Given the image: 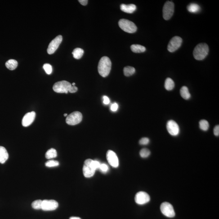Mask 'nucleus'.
Listing matches in <instances>:
<instances>
[{"instance_id": "f257e3e1", "label": "nucleus", "mask_w": 219, "mask_h": 219, "mask_svg": "<svg viewBox=\"0 0 219 219\" xmlns=\"http://www.w3.org/2000/svg\"><path fill=\"white\" fill-rule=\"evenodd\" d=\"M100 163L97 161L89 159L85 161L83 167V173L85 177H92L95 174V171L100 168Z\"/></svg>"}, {"instance_id": "f03ea898", "label": "nucleus", "mask_w": 219, "mask_h": 219, "mask_svg": "<svg viewBox=\"0 0 219 219\" xmlns=\"http://www.w3.org/2000/svg\"><path fill=\"white\" fill-rule=\"evenodd\" d=\"M112 63L107 56H103L100 60L98 66L99 74L103 77L107 76L111 69Z\"/></svg>"}, {"instance_id": "7ed1b4c3", "label": "nucleus", "mask_w": 219, "mask_h": 219, "mask_svg": "<svg viewBox=\"0 0 219 219\" xmlns=\"http://www.w3.org/2000/svg\"><path fill=\"white\" fill-rule=\"evenodd\" d=\"M209 48L207 44L200 43L197 45L193 51L194 57L197 60H203L208 55Z\"/></svg>"}, {"instance_id": "20e7f679", "label": "nucleus", "mask_w": 219, "mask_h": 219, "mask_svg": "<svg viewBox=\"0 0 219 219\" xmlns=\"http://www.w3.org/2000/svg\"><path fill=\"white\" fill-rule=\"evenodd\" d=\"M118 25L121 29L127 33H134L137 31V27L134 23L126 19H121L118 22Z\"/></svg>"}, {"instance_id": "39448f33", "label": "nucleus", "mask_w": 219, "mask_h": 219, "mask_svg": "<svg viewBox=\"0 0 219 219\" xmlns=\"http://www.w3.org/2000/svg\"><path fill=\"white\" fill-rule=\"evenodd\" d=\"M72 86V85L70 82L62 81L55 83L53 87V89L58 93H68Z\"/></svg>"}, {"instance_id": "423d86ee", "label": "nucleus", "mask_w": 219, "mask_h": 219, "mask_svg": "<svg viewBox=\"0 0 219 219\" xmlns=\"http://www.w3.org/2000/svg\"><path fill=\"white\" fill-rule=\"evenodd\" d=\"M174 4L172 1H167L163 8V16L165 20H169L174 12Z\"/></svg>"}, {"instance_id": "0eeeda50", "label": "nucleus", "mask_w": 219, "mask_h": 219, "mask_svg": "<svg viewBox=\"0 0 219 219\" xmlns=\"http://www.w3.org/2000/svg\"><path fill=\"white\" fill-rule=\"evenodd\" d=\"M82 119V115L81 113L76 111L68 115L66 119V122L68 125L74 126L80 123Z\"/></svg>"}, {"instance_id": "6e6552de", "label": "nucleus", "mask_w": 219, "mask_h": 219, "mask_svg": "<svg viewBox=\"0 0 219 219\" xmlns=\"http://www.w3.org/2000/svg\"><path fill=\"white\" fill-rule=\"evenodd\" d=\"M160 210L162 214L168 217H175V213L173 206L168 202H164L161 205Z\"/></svg>"}, {"instance_id": "1a4fd4ad", "label": "nucleus", "mask_w": 219, "mask_h": 219, "mask_svg": "<svg viewBox=\"0 0 219 219\" xmlns=\"http://www.w3.org/2000/svg\"><path fill=\"white\" fill-rule=\"evenodd\" d=\"M182 43V39L179 36L172 37L170 40L168 46V50L170 52H173L181 47Z\"/></svg>"}, {"instance_id": "9d476101", "label": "nucleus", "mask_w": 219, "mask_h": 219, "mask_svg": "<svg viewBox=\"0 0 219 219\" xmlns=\"http://www.w3.org/2000/svg\"><path fill=\"white\" fill-rule=\"evenodd\" d=\"M63 40V37L61 35H59L55 37L51 41L47 49V52L49 55L53 54L58 48L59 45L61 43Z\"/></svg>"}, {"instance_id": "9b49d317", "label": "nucleus", "mask_w": 219, "mask_h": 219, "mask_svg": "<svg viewBox=\"0 0 219 219\" xmlns=\"http://www.w3.org/2000/svg\"><path fill=\"white\" fill-rule=\"evenodd\" d=\"M58 203L54 200H42V209L45 211L55 210L58 207Z\"/></svg>"}, {"instance_id": "f8f14e48", "label": "nucleus", "mask_w": 219, "mask_h": 219, "mask_svg": "<svg viewBox=\"0 0 219 219\" xmlns=\"http://www.w3.org/2000/svg\"><path fill=\"white\" fill-rule=\"evenodd\" d=\"M135 200L138 204L144 205L150 201V197L149 194L145 192H140L135 196Z\"/></svg>"}, {"instance_id": "ddd939ff", "label": "nucleus", "mask_w": 219, "mask_h": 219, "mask_svg": "<svg viewBox=\"0 0 219 219\" xmlns=\"http://www.w3.org/2000/svg\"><path fill=\"white\" fill-rule=\"evenodd\" d=\"M167 128L169 133L172 136H177L180 133V127L174 121H169L167 123Z\"/></svg>"}, {"instance_id": "4468645a", "label": "nucleus", "mask_w": 219, "mask_h": 219, "mask_svg": "<svg viewBox=\"0 0 219 219\" xmlns=\"http://www.w3.org/2000/svg\"><path fill=\"white\" fill-rule=\"evenodd\" d=\"M107 159L109 164L114 168H117L119 165V162L116 154L113 151L109 150L107 152Z\"/></svg>"}, {"instance_id": "2eb2a0df", "label": "nucleus", "mask_w": 219, "mask_h": 219, "mask_svg": "<svg viewBox=\"0 0 219 219\" xmlns=\"http://www.w3.org/2000/svg\"><path fill=\"white\" fill-rule=\"evenodd\" d=\"M35 112L32 111L27 113L22 120V125L24 127H28L32 124L35 118Z\"/></svg>"}, {"instance_id": "dca6fc26", "label": "nucleus", "mask_w": 219, "mask_h": 219, "mask_svg": "<svg viewBox=\"0 0 219 219\" xmlns=\"http://www.w3.org/2000/svg\"><path fill=\"white\" fill-rule=\"evenodd\" d=\"M120 9L122 11L127 13L132 14L136 10V7L135 5H126L123 4L120 6Z\"/></svg>"}, {"instance_id": "f3484780", "label": "nucleus", "mask_w": 219, "mask_h": 219, "mask_svg": "<svg viewBox=\"0 0 219 219\" xmlns=\"http://www.w3.org/2000/svg\"><path fill=\"white\" fill-rule=\"evenodd\" d=\"M9 154L4 147L0 146V163H4L7 160Z\"/></svg>"}, {"instance_id": "a211bd4d", "label": "nucleus", "mask_w": 219, "mask_h": 219, "mask_svg": "<svg viewBox=\"0 0 219 219\" xmlns=\"http://www.w3.org/2000/svg\"><path fill=\"white\" fill-rule=\"evenodd\" d=\"M180 92L181 96L185 100H188L190 98V93L188 89L186 86H183L180 89Z\"/></svg>"}, {"instance_id": "6ab92c4d", "label": "nucleus", "mask_w": 219, "mask_h": 219, "mask_svg": "<svg viewBox=\"0 0 219 219\" xmlns=\"http://www.w3.org/2000/svg\"><path fill=\"white\" fill-rule=\"evenodd\" d=\"M18 65V62L14 59H10L6 63V67L10 70H14L17 67Z\"/></svg>"}, {"instance_id": "aec40b11", "label": "nucleus", "mask_w": 219, "mask_h": 219, "mask_svg": "<svg viewBox=\"0 0 219 219\" xmlns=\"http://www.w3.org/2000/svg\"><path fill=\"white\" fill-rule=\"evenodd\" d=\"M175 86V82L171 78H168L166 80L165 82V88L167 91H171L174 88Z\"/></svg>"}, {"instance_id": "412c9836", "label": "nucleus", "mask_w": 219, "mask_h": 219, "mask_svg": "<svg viewBox=\"0 0 219 219\" xmlns=\"http://www.w3.org/2000/svg\"><path fill=\"white\" fill-rule=\"evenodd\" d=\"M131 49L134 53L143 52L146 51V48L144 46L138 44H133L131 46Z\"/></svg>"}, {"instance_id": "4be33fe9", "label": "nucleus", "mask_w": 219, "mask_h": 219, "mask_svg": "<svg viewBox=\"0 0 219 219\" xmlns=\"http://www.w3.org/2000/svg\"><path fill=\"white\" fill-rule=\"evenodd\" d=\"M57 153L56 151L53 148L49 149L45 155V157L47 159H51L56 158L57 157Z\"/></svg>"}, {"instance_id": "5701e85b", "label": "nucleus", "mask_w": 219, "mask_h": 219, "mask_svg": "<svg viewBox=\"0 0 219 219\" xmlns=\"http://www.w3.org/2000/svg\"><path fill=\"white\" fill-rule=\"evenodd\" d=\"M84 51V50L81 48H76L73 50L72 53L73 57L76 59H79L81 58L83 56Z\"/></svg>"}, {"instance_id": "b1692460", "label": "nucleus", "mask_w": 219, "mask_h": 219, "mask_svg": "<svg viewBox=\"0 0 219 219\" xmlns=\"http://www.w3.org/2000/svg\"><path fill=\"white\" fill-rule=\"evenodd\" d=\"M187 9L188 11L191 13H197L200 10V8L199 5L197 4L192 3H191L188 6Z\"/></svg>"}, {"instance_id": "393cba45", "label": "nucleus", "mask_w": 219, "mask_h": 219, "mask_svg": "<svg viewBox=\"0 0 219 219\" xmlns=\"http://www.w3.org/2000/svg\"><path fill=\"white\" fill-rule=\"evenodd\" d=\"M135 69L133 67L127 66L125 67L123 69V73L126 76H130L133 75L135 73Z\"/></svg>"}, {"instance_id": "a878e982", "label": "nucleus", "mask_w": 219, "mask_h": 219, "mask_svg": "<svg viewBox=\"0 0 219 219\" xmlns=\"http://www.w3.org/2000/svg\"><path fill=\"white\" fill-rule=\"evenodd\" d=\"M209 125L208 122L205 120H201L199 122L200 128L202 130L207 131L209 128Z\"/></svg>"}, {"instance_id": "bb28decb", "label": "nucleus", "mask_w": 219, "mask_h": 219, "mask_svg": "<svg viewBox=\"0 0 219 219\" xmlns=\"http://www.w3.org/2000/svg\"><path fill=\"white\" fill-rule=\"evenodd\" d=\"M42 200H37L33 201L32 203V207L35 209H42Z\"/></svg>"}, {"instance_id": "cd10ccee", "label": "nucleus", "mask_w": 219, "mask_h": 219, "mask_svg": "<svg viewBox=\"0 0 219 219\" xmlns=\"http://www.w3.org/2000/svg\"><path fill=\"white\" fill-rule=\"evenodd\" d=\"M151 152L149 149L146 148L142 149L140 151V155L142 158H147L150 155Z\"/></svg>"}, {"instance_id": "c85d7f7f", "label": "nucleus", "mask_w": 219, "mask_h": 219, "mask_svg": "<svg viewBox=\"0 0 219 219\" xmlns=\"http://www.w3.org/2000/svg\"><path fill=\"white\" fill-rule=\"evenodd\" d=\"M59 163L57 161L50 160L47 161L45 163V166L48 167H57L59 165Z\"/></svg>"}, {"instance_id": "c756f323", "label": "nucleus", "mask_w": 219, "mask_h": 219, "mask_svg": "<svg viewBox=\"0 0 219 219\" xmlns=\"http://www.w3.org/2000/svg\"><path fill=\"white\" fill-rule=\"evenodd\" d=\"M43 69H44L45 72L47 74H51L52 72V67L50 64H44L43 66Z\"/></svg>"}, {"instance_id": "7c9ffc66", "label": "nucleus", "mask_w": 219, "mask_h": 219, "mask_svg": "<svg viewBox=\"0 0 219 219\" xmlns=\"http://www.w3.org/2000/svg\"><path fill=\"white\" fill-rule=\"evenodd\" d=\"M150 140L147 138H143L139 140V144L141 145H147L149 143Z\"/></svg>"}, {"instance_id": "2f4dec72", "label": "nucleus", "mask_w": 219, "mask_h": 219, "mask_svg": "<svg viewBox=\"0 0 219 219\" xmlns=\"http://www.w3.org/2000/svg\"><path fill=\"white\" fill-rule=\"evenodd\" d=\"M100 169L101 170V171H103V172H106L108 171V169H109V167H108V166L106 164H105V163H102V164H100Z\"/></svg>"}, {"instance_id": "473e14b6", "label": "nucleus", "mask_w": 219, "mask_h": 219, "mask_svg": "<svg viewBox=\"0 0 219 219\" xmlns=\"http://www.w3.org/2000/svg\"><path fill=\"white\" fill-rule=\"evenodd\" d=\"M214 134L216 136H218L219 135V126L217 125L215 126L213 129Z\"/></svg>"}, {"instance_id": "72a5a7b5", "label": "nucleus", "mask_w": 219, "mask_h": 219, "mask_svg": "<svg viewBox=\"0 0 219 219\" xmlns=\"http://www.w3.org/2000/svg\"><path fill=\"white\" fill-rule=\"evenodd\" d=\"M118 109V105L116 103H114L111 106V109L113 111L115 112Z\"/></svg>"}, {"instance_id": "f704fd0d", "label": "nucleus", "mask_w": 219, "mask_h": 219, "mask_svg": "<svg viewBox=\"0 0 219 219\" xmlns=\"http://www.w3.org/2000/svg\"><path fill=\"white\" fill-rule=\"evenodd\" d=\"M77 91H78V88L76 87L75 86L72 85L70 90H69V92L71 93H74L77 92Z\"/></svg>"}, {"instance_id": "c9c22d12", "label": "nucleus", "mask_w": 219, "mask_h": 219, "mask_svg": "<svg viewBox=\"0 0 219 219\" xmlns=\"http://www.w3.org/2000/svg\"><path fill=\"white\" fill-rule=\"evenodd\" d=\"M103 99H104L103 102H104V104H109L110 101H109V98L107 96H104L103 97Z\"/></svg>"}, {"instance_id": "e433bc0d", "label": "nucleus", "mask_w": 219, "mask_h": 219, "mask_svg": "<svg viewBox=\"0 0 219 219\" xmlns=\"http://www.w3.org/2000/svg\"><path fill=\"white\" fill-rule=\"evenodd\" d=\"M78 1L82 6H85L87 5L88 1L87 0H79Z\"/></svg>"}, {"instance_id": "4c0bfd02", "label": "nucleus", "mask_w": 219, "mask_h": 219, "mask_svg": "<svg viewBox=\"0 0 219 219\" xmlns=\"http://www.w3.org/2000/svg\"><path fill=\"white\" fill-rule=\"evenodd\" d=\"M69 219H81V218H80L79 217H70V218Z\"/></svg>"}, {"instance_id": "58836bf2", "label": "nucleus", "mask_w": 219, "mask_h": 219, "mask_svg": "<svg viewBox=\"0 0 219 219\" xmlns=\"http://www.w3.org/2000/svg\"><path fill=\"white\" fill-rule=\"evenodd\" d=\"M64 116H65V117L68 116V114H64Z\"/></svg>"}, {"instance_id": "ea45409f", "label": "nucleus", "mask_w": 219, "mask_h": 219, "mask_svg": "<svg viewBox=\"0 0 219 219\" xmlns=\"http://www.w3.org/2000/svg\"><path fill=\"white\" fill-rule=\"evenodd\" d=\"M72 86H75V83H73L72 84Z\"/></svg>"}]
</instances>
